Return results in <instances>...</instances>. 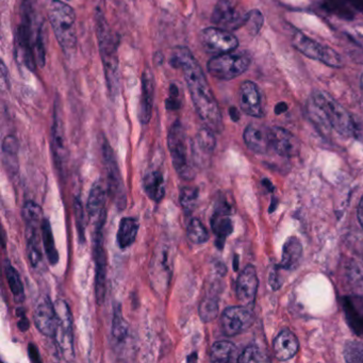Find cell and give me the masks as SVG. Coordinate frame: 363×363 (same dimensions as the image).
Returning <instances> with one entry per match:
<instances>
[{"mask_svg": "<svg viewBox=\"0 0 363 363\" xmlns=\"http://www.w3.org/2000/svg\"><path fill=\"white\" fill-rule=\"evenodd\" d=\"M169 63L175 69H182L195 110L206 126L214 133H222L223 118L218 101L208 84L203 69L190 50L186 48H178Z\"/></svg>", "mask_w": 363, "mask_h": 363, "instance_id": "6da1fadb", "label": "cell"}, {"mask_svg": "<svg viewBox=\"0 0 363 363\" xmlns=\"http://www.w3.org/2000/svg\"><path fill=\"white\" fill-rule=\"evenodd\" d=\"M96 29L108 89H109L110 94L114 99L118 95V86H120L118 58V41L116 40V35H113L107 21L105 20V16L99 11V9H97L96 13Z\"/></svg>", "mask_w": 363, "mask_h": 363, "instance_id": "7a4b0ae2", "label": "cell"}, {"mask_svg": "<svg viewBox=\"0 0 363 363\" xmlns=\"http://www.w3.org/2000/svg\"><path fill=\"white\" fill-rule=\"evenodd\" d=\"M48 18L62 50L67 54L73 52L77 44L76 14L73 8L60 0H50Z\"/></svg>", "mask_w": 363, "mask_h": 363, "instance_id": "3957f363", "label": "cell"}, {"mask_svg": "<svg viewBox=\"0 0 363 363\" xmlns=\"http://www.w3.org/2000/svg\"><path fill=\"white\" fill-rule=\"evenodd\" d=\"M311 99L323 120L329 126L344 137L354 135V124L352 116L330 94L325 91L316 90L312 93Z\"/></svg>", "mask_w": 363, "mask_h": 363, "instance_id": "277c9868", "label": "cell"}, {"mask_svg": "<svg viewBox=\"0 0 363 363\" xmlns=\"http://www.w3.org/2000/svg\"><path fill=\"white\" fill-rule=\"evenodd\" d=\"M167 145H169L174 169L178 176L186 182L194 179L195 169L192 160V156H194V154L190 152L184 127L178 121L169 128Z\"/></svg>", "mask_w": 363, "mask_h": 363, "instance_id": "5b68a950", "label": "cell"}, {"mask_svg": "<svg viewBox=\"0 0 363 363\" xmlns=\"http://www.w3.org/2000/svg\"><path fill=\"white\" fill-rule=\"evenodd\" d=\"M252 63L246 52H226L216 55L208 62V72L220 80H231L245 73Z\"/></svg>", "mask_w": 363, "mask_h": 363, "instance_id": "8992f818", "label": "cell"}, {"mask_svg": "<svg viewBox=\"0 0 363 363\" xmlns=\"http://www.w3.org/2000/svg\"><path fill=\"white\" fill-rule=\"evenodd\" d=\"M103 158L107 172L108 191L114 205L120 210H124L127 206L126 189L121 175L120 167L116 161V155L108 141H104Z\"/></svg>", "mask_w": 363, "mask_h": 363, "instance_id": "52a82bcc", "label": "cell"}, {"mask_svg": "<svg viewBox=\"0 0 363 363\" xmlns=\"http://www.w3.org/2000/svg\"><path fill=\"white\" fill-rule=\"evenodd\" d=\"M293 46L301 54L335 69L343 67V59L333 48L322 45L301 33L293 35Z\"/></svg>", "mask_w": 363, "mask_h": 363, "instance_id": "ba28073f", "label": "cell"}, {"mask_svg": "<svg viewBox=\"0 0 363 363\" xmlns=\"http://www.w3.org/2000/svg\"><path fill=\"white\" fill-rule=\"evenodd\" d=\"M104 226L105 224L94 226L93 233V257L95 262V294L99 305L105 303L107 292V255L104 245Z\"/></svg>", "mask_w": 363, "mask_h": 363, "instance_id": "9c48e42d", "label": "cell"}, {"mask_svg": "<svg viewBox=\"0 0 363 363\" xmlns=\"http://www.w3.org/2000/svg\"><path fill=\"white\" fill-rule=\"evenodd\" d=\"M174 250L171 244L162 243L157 247L150 267L152 286L163 292L169 286L173 272Z\"/></svg>", "mask_w": 363, "mask_h": 363, "instance_id": "30bf717a", "label": "cell"}, {"mask_svg": "<svg viewBox=\"0 0 363 363\" xmlns=\"http://www.w3.org/2000/svg\"><path fill=\"white\" fill-rule=\"evenodd\" d=\"M57 316H58V326H57L55 339L58 347L67 360L74 358V335H73V316L67 301L59 299L56 303Z\"/></svg>", "mask_w": 363, "mask_h": 363, "instance_id": "8fae6325", "label": "cell"}, {"mask_svg": "<svg viewBox=\"0 0 363 363\" xmlns=\"http://www.w3.org/2000/svg\"><path fill=\"white\" fill-rule=\"evenodd\" d=\"M247 16L237 0H220L212 13V23L220 28L235 30L246 25Z\"/></svg>", "mask_w": 363, "mask_h": 363, "instance_id": "7c38bea8", "label": "cell"}, {"mask_svg": "<svg viewBox=\"0 0 363 363\" xmlns=\"http://www.w3.org/2000/svg\"><path fill=\"white\" fill-rule=\"evenodd\" d=\"M201 42L208 52L216 55L235 52L239 46L237 38L220 27H210L201 31Z\"/></svg>", "mask_w": 363, "mask_h": 363, "instance_id": "4fadbf2b", "label": "cell"}, {"mask_svg": "<svg viewBox=\"0 0 363 363\" xmlns=\"http://www.w3.org/2000/svg\"><path fill=\"white\" fill-rule=\"evenodd\" d=\"M33 20L29 0H25L23 6V22L18 30V42L22 50L23 60L30 71L35 69V45L33 39Z\"/></svg>", "mask_w": 363, "mask_h": 363, "instance_id": "5bb4252c", "label": "cell"}, {"mask_svg": "<svg viewBox=\"0 0 363 363\" xmlns=\"http://www.w3.org/2000/svg\"><path fill=\"white\" fill-rule=\"evenodd\" d=\"M252 320L254 318L250 307L241 305L227 308L223 312L222 320H220L223 333L228 337L240 335L250 328V325L252 324Z\"/></svg>", "mask_w": 363, "mask_h": 363, "instance_id": "9a60e30c", "label": "cell"}, {"mask_svg": "<svg viewBox=\"0 0 363 363\" xmlns=\"http://www.w3.org/2000/svg\"><path fill=\"white\" fill-rule=\"evenodd\" d=\"M33 318L40 333L48 337H55L58 326V316L56 306L52 303L48 295H40L37 299Z\"/></svg>", "mask_w": 363, "mask_h": 363, "instance_id": "2e32d148", "label": "cell"}, {"mask_svg": "<svg viewBox=\"0 0 363 363\" xmlns=\"http://www.w3.org/2000/svg\"><path fill=\"white\" fill-rule=\"evenodd\" d=\"M240 107L244 113L252 118H262V95L256 84L252 82H244L240 86Z\"/></svg>", "mask_w": 363, "mask_h": 363, "instance_id": "e0dca14e", "label": "cell"}, {"mask_svg": "<svg viewBox=\"0 0 363 363\" xmlns=\"http://www.w3.org/2000/svg\"><path fill=\"white\" fill-rule=\"evenodd\" d=\"M52 150L55 161L59 167H62L67 162V142H65V125H63L61 107L57 101L55 105L54 123L52 128Z\"/></svg>", "mask_w": 363, "mask_h": 363, "instance_id": "ac0fdd59", "label": "cell"}, {"mask_svg": "<svg viewBox=\"0 0 363 363\" xmlns=\"http://www.w3.org/2000/svg\"><path fill=\"white\" fill-rule=\"evenodd\" d=\"M258 284L256 269L252 265H247L241 272L237 280V297L241 305L250 307L254 303Z\"/></svg>", "mask_w": 363, "mask_h": 363, "instance_id": "d6986e66", "label": "cell"}, {"mask_svg": "<svg viewBox=\"0 0 363 363\" xmlns=\"http://www.w3.org/2000/svg\"><path fill=\"white\" fill-rule=\"evenodd\" d=\"M106 201H107V193H106L105 186L101 182H96L91 189L88 203H86L89 216L94 226L105 224L106 218H107Z\"/></svg>", "mask_w": 363, "mask_h": 363, "instance_id": "ffe728a7", "label": "cell"}, {"mask_svg": "<svg viewBox=\"0 0 363 363\" xmlns=\"http://www.w3.org/2000/svg\"><path fill=\"white\" fill-rule=\"evenodd\" d=\"M298 140L281 127L271 128V147L282 157H293L299 152Z\"/></svg>", "mask_w": 363, "mask_h": 363, "instance_id": "44dd1931", "label": "cell"}, {"mask_svg": "<svg viewBox=\"0 0 363 363\" xmlns=\"http://www.w3.org/2000/svg\"><path fill=\"white\" fill-rule=\"evenodd\" d=\"M244 141L252 152L265 154L271 147V128L259 124H250L244 131Z\"/></svg>", "mask_w": 363, "mask_h": 363, "instance_id": "7402d4cb", "label": "cell"}, {"mask_svg": "<svg viewBox=\"0 0 363 363\" xmlns=\"http://www.w3.org/2000/svg\"><path fill=\"white\" fill-rule=\"evenodd\" d=\"M155 80L150 69H146L142 75V95L140 101L139 118L143 125L148 124L152 116L154 105Z\"/></svg>", "mask_w": 363, "mask_h": 363, "instance_id": "603a6c76", "label": "cell"}, {"mask_svg": "<svg viewBox=\"0 0 363 363\" xmlns=\"http://www.w3.org/2000/svg\"><path fill=\"white\" fill-rule=\"evenodd\" d=\"M298 348L296 335L289 329L280 331L274 341V352L279 360L286 361L293 358L298 352Z\"/></svg>", "mask_w": 363, "mask_h": 363, "instance_id": "cb8c5ba5", "label": "cell"}, {"mask_svg": "<svg viewBox=\"0 0 363 363\" xmlns=\"http://www.w3.org/2000/svg\"><path fill=\"white\" fill-rule=\"evenodd\" d=\"M140 223L137 218H124L118 231V244L122 250L135 243L139 233Z\"/></svg>", "mask_w": 363, "mask_h": 363, "instance_id": "d4e9b609", "label": "cell"}, {"mask_svg": "<svg viewBox=\"0 0 363 363\" xmlns=\"http://www.w3.org/2000/svg\"><path fill=\"white\" fill-rule=\"evenodd\" d=\"M144 190L152 201L160 203L165 195V186L163 175L159 171H152L146 174L143 182Z\"/></svg>", "mask_w": 363, "mask_h": 363, "instance_id": "484cf974", "label": "cell"}, {"mask_svg": "<svg viewBox=\"0 0 363 363\" xmlns=\"http://www.w3.org/2000/svg\"><path fill=\"white\" fill-rule=\"evenodd\" d=\"M27 252H28L31 267L37 272L45 271L43 254H42L40 240L35 230H27Z\"/></svg>", "mask_w": 363, "mask_h": 363, "instance_id": "4316f807", "label": "cell"}, {"mask_svg": "<svg viewBox=\"0 0 363 363\" xmlns=\"http://www.w3.org/2000/svg\"><path fill=\"white\" fill-rule=\"evenodd\" d=\"M225 212L216 211L212 216V230L216 235V245L222 248L225 240L233 231V223Z\"/></svg>", "mask_w": 363, "mask_h": 363, "instance_id": "83f0119b", "label": "cell"}, {"mask_svg": "<svg viewBox=\"0 0 363 363\" xmlns=\"http://www.w3.org/2000/svg\"><path fill=\"white\" fill-rule=\"evenodd\" d=\"M301 252H303V247H301V242L296 238H290L284 243L280 267L286 269H295L301 260Z\"/></svg>", "mask_w": 363, "mask_h": 363, "instance_id": "f1b7e54d", "label": "cell"}, {"mask_svg": "<svg viewBox=\"0 0 363 363\" xmlns=\"http://www.w3.org/2000/svg\"><path fill=\"white\" fill-rule=\"evenodd\" d=\"M211 360L214 362L238 361V350L235 344L229 341H218L211 347Z\"/></svg>", "mask_w": 363, "mask_h": 363, "instance_id": "f546056e", "label": "cell"}, {"mask_svg": "<svg viewBox=\"0 0 363 363\" xmlns=\"http://www.w3.org/2000/svg\"><path fill=\"white\" fill-rule=\"evenodd\" d=\"M42 239H43L44 250H45L46 257L48 262L52 265H56L59 261L58 250L55 242L54 233H52V225L48 218H44L41 226Z\"/></svg>", "mask_w": 363, "mask_h": 363, "instance_id": "4dcf8cb0", "label": "cell"}, {"mask_svg": "<svg viewBox=\"0 0 363 363\" xmlns=\"http://www.w3.org/2000/svg\"><path fill=\"white\" fill-rule=\"evenodd\" d=\"M23 218L27 225V230H38L43 223V210L35 201H26L23 207Z\"/></svg>", "mask_w": 363, "mask_h": 363, "instance_id": "1f68e13d", "label": "cell"}, {"mask_svg": "<svg viewBox=\"0 0 363 363\" xmlns=\"http://www.w3.org/2000/svg\"><path fill=\"white\" fill-rule=\"evenodd\" d=\"M5 272L10 290H11L12 294H13L14 301H16V303H24L25 290L22 279H21L20 277V274L12 267L9 261L6 262Z\"/></svg>", "mask_w": 363, "mask_h": 363, "instance_id": "d6a6232c", "label": "cell"}, {"mask_svg": "<svg viewBox=\"0 0 363 363\" xmlns=\"http://www.w3.org/2000/svg\"><path fill=\"white\" fill-rule=\"evenodd\" d=\"M3 154L8 172L16 173L18 169V141L14 135H8L4 139Z\"/></svg>", "mask_w": 363, "mask_h": 363, "instance_id": "836d02e7", "label": "cell"}, {"mask_svg": "<svg viewBox=\"0 0 363 363\" xmlns=\"http://www.w3.org/2000/svg\"><path fill=\"white\" fill-rule=\"evenodd\" d=\"M111 333L112 337L118 343L126 341L127 337H128V324L123 316L122 308L118 303L114 307L113 310Z\"/></svg>", "mask_w": 363, "mask_h": 363, "instance_id": "e575fe53", "label": "cell"}, {"mask_svg": "<svg viewBox=\"0 0 363 363\" xmlns=\"http://www.w3.org/2000/svg\"><path fill=\"white\" fill-rule=\"evenodd\" d=\"M216 140L214 131L209 127L205 126L199 129L196 135L197 150L203 155H211L216 148Z\"/></svg>", "mask_w": 363, "mask_h": 363, "instance_id": "d590c367", "label": "cell"}, {"mask_svg": "<svg viewBox=\"0 0 363 363\" xmlns=\"http://www.w3.org/2000/svg\"><path fill=\"white\" fill-rule=\"evenodd\" d=\"M186 237L192 243L203 244L209 240V233L201 220L192 218L186 228Z\"/></svg>", "mask_w": 363, "mask_h": 363, "instance_id": "8d00e7d4", "label": "cell"}, {"mask_svg": "<svg viewBox=\"0 0 363 363\" xmlns=\"http://www.w3.org/2000/svg\"><path fill=\"white\" fill-rule=\"evenodd\" d=\"M218 314V301L213 296H207L199 305V316L203 322H211Z\"/></svg>", "mask_w": 363, "mask_h": 363, "instance_id": "74e56055", "label": "cell"}, {"mask_svg": "<svg viewBox=\"0 0 363 363\" xmlns=\"http://www.w3.org/2000/svg\"><path fill=\"white\" fill-rule=\"evenodd\" d=\"M197 199H199V189L195 186H186L182 189L180 193V203L186 212H192L196 207Z\"/></svg>", "mask_w": 363, "mask_h": 363, "instance_id": "f35d334b", "label": "cell"}, {"mask_svg": "<svg viewBox=\"0 0 363 363\" xmlns=\"http://www.w3.org/2000/svg\"><path fill=\"white\" fill-rule=\"evenodd\" d=\"M344 358L347 362H363V344L360 342H348L344 347Z\"/></svg>", "mask_w": 363, "mask_h": 363, "instance_id": "ab89813d", "label": "cell"}, {"mask_svg": "<svg viewBox=\"0 0 363 363\" xmlns=\"http://www.w3.org/2000/svg\"><path fill=\"white\" fill-rule=\"evenodd\" d=\"M239 362H267L269 359L265 356L264 352L260 350V348L257 347L255 345L248 346L244 350V352H242L239 356V359H238Z\"/></svg>", "mask_w": 363, "mask_h": 363, "instance_id": "60d3db41", "label": "cell"}, {"mask_svg": "<svg viewBox=\"0 0 363 363\" xmlns=\"http://www.w3.org/2000/svg\"><path fill=\"white\" fill-rule=\"evenodd\" d=\"M74 209H75L76 225H77L78 233L82 243L84 242V229H86V214H84V207L79 199H75L74 201Z\"/></svg>", "mask_w": 363, "mask_h": 363, "instance_id": "b9f144b4", "label": "cell"}, {"mask_svg": "<svg viewBox=\"0 0 363 363\" xmlns=\"http://www.w3.org/2000/svg\"><path fill=\"white\" fill-rule=\"evenodd\" d=\"M35 57H37L38 63L40 67H43L45 65V42H44L43 26L40 27L38 31L37 38L35 40Z\"/></svg>", "mask_w": 363, "mask_h": 363, "instance_id": "7bdbcfd3", "label": "cell"}, {"mask_svg": "<svg viewBox=\"0 0 363 363\" xmlns=\"http://www.w3.org/2000/svg\"><path fill=\"white\" fill-rule=\"evenodd\" d=\"M165 106H167V109L171 110V111L179 110L182 107V103L179 101V89L175 84H171L169 86V96L165 101Z\"/></svg>", "mask_w": 363, "mask_h": 363, "instance_id": "ee69618b", "label": "cell"}, {"mask_svg": "<svg viewBox=\"0 0 363 363\" xmlns=\"http://www.w3.org/2000/svg\"><path fill=\"white\" fill-rule=\"evenodd\" d=\"M262 16L258 11H252L248 13L246 25H250L252 33H258L262 25Z\"/></svg>", "mask_w": 363, "mask_h": 363, "instance_id": "f6af8a7d", "label": "cell"}, {"mask_svg": "<svg viewBox=\"0 0 363 363\" xmlns=\"http://www.w3.org/2000/svg\"><path fill=\"white\" fill-rule=\"evenodd\" d=\"M18 328L22 331L28 330L29 327H30V323H29L28 318L25 315L24 312H23L22 309L18 310Z\"/></svg>", "mask_w": 363, "mask_h": 363, "instance_id": "bcb514c9", "label": "cell"}, {"mask_svg": "<svg viewBox=\"0 0 363 363\" xmlns=\"http://www.w3.org/2000/svg\"><path fill=\"white\" fill-rule=\"evenodd\" d=\"M28 352L31 361H33V362H41V358H40L39 350H38L37 345L33 343L29 344Z\"/></svg>", "mask_w": 363, "mask_h": 363, "instance_id": "7dc6e473", "label": "cell"}, {"mask_svg": "<svg viewBox=\"0 0 363 363\" xmlns=\"http://www.w3.org/2000/svg\"><path fill=\"white\" fill-rule=\"evenodd\" d=\"M229 114H230L231 118H233L235 122H237L240 118L239 112L237 111L235 108H231V109L229 110Z\"/></svg>", "mask_w": 363, "mask_h": 363, "instance_id": "c3c4849f", "label": "cell"}, {"mask_svg": "<svg viewBox=\"0 0 363 363\" xmlns=\"http://www.w3.org/2000/svg\"><path fill=\"white\" fill-rule=\"evenodd\" d=\"M358 218L359 220H360L361 225H362L363 227V199H361L360 205H359Z\"/></svg>", "mask_w": 363, "mask_h": 363, "instance_id": "681fc988", "label": "cell"}, {"mask_svg": "<svg viewBox=\"0 0 363 363\" xmlns=\"http://www.w3.org/2000/svg\"><path fill=\"white\" fill-rule=\"evenodd\" d=\"M352 3L354 4L358 9L363 11V0H352Z\"/></svg>", "mask_w": 363, "mask_h": 363, "instance_id": "f907efd6", "label": "cell"}, {"mask_svg": "<svg viewBox=\"0 0 363 363\" xmlns=\"http://www.w3.org/2000/svg\"><path fill=\"white\" fill-rule=\"evenodd\" d=\"M197 360V354H192V356L190 358H188V361H196Z\"/></svg>", "mask_w": 363, "mask_h": 363, "instance_id": "816d5d0a", "label": "cell"}, {"mask_svg": "<svg viewBox=\"0 0 363 363\" xmlns=\"http://www.w3.org/2000/svg\"><path fill=\"white\" fill-rule=\"evenodd\" d=\"M67 1H69V0H67Z\"/></svg>", "mask_w": 363, "mask_h": 363, "instance_id": "f5cc1de1", "label": "cell"}]
</instances>
